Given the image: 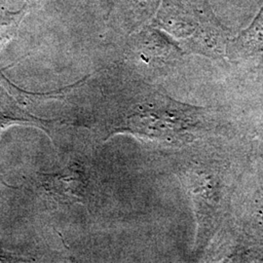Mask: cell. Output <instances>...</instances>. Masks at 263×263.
<instances>
[{
  "label": "cell",
  "mask_w": 263,
  "mask_h": 263,
  "mask_svg": "<svg viewBox=\"0 0 263 263\" xmlns=\"http://www.w3.org/2000/svg\"><path fill=\"white\" fill-rule=\"evenodd\" d=\"M188 188L191 192L196 214L200 222V235L202 239H208L218 226L219 210L221 200V186L218 178L208 171H195L187 177Z\"/></svg>",
  "instance_id": "obj_1"
},
{
  "label": "cell",
  "mask_w": 263,
  "mask_h": 263,
  "mask_svg": "<svg viewBox=\"0 0 263 263\" xmlns=\"http://www.w3.org/2000/svg\"><path fill=\"white\" fill-rule=\"evenodd\" d=\"M42 184L60 202L82 203L87 198L89 179L83 170L69 167L59 173L43 175Z\"/></svg>",
  "instance_id": "obj_2"
},
{
  "label": "cell",
  "mask_w": 263,
  "mask_h": 263,
  "mask_svg": "<svg viewBox=\"0 0 263 263\" xmlns=\"http://www.w3.org/2000/svg\"><path fill=\"white\" fill-rule=\"evenodd\" d=\"M254 212L256 216H258L263 221V187L259 190L257 198L255 200V205H254Z\"/></svg>",
  "instance_id": "obj_3"
}]
</instances>
